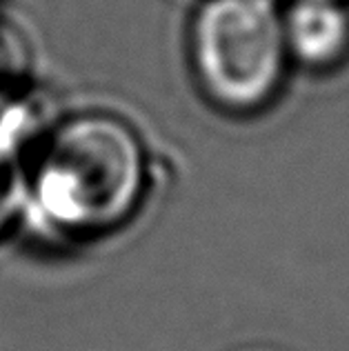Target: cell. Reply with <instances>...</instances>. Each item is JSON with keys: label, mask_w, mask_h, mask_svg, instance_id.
Masks as SVG:
<instances>
[{"label": "cell", "mask_w": 349, "mask_h": 351, "mask_svg": "<svg viewBox=\"0 0 349 351\" xmlns=\"http://www.w3.org/2000/svg\"><path fill=\"white\" fill-rule=\"evenodd\" d=\"M29 78V51L12 27L0 25V107L16 98Z\"/></svg>", "instance_id": "277c9868"}, {"label": "cell", "mask_w": 349, "mask_h": 351, "mask_svg": "<svg viewBox=\"0 0 349 351\" xmlns=\"http://www.w3.org/2000/svg\"><path fill=\"white\" fill-rule=\"evenodd\" d=\"M287 51L311 69H332L349 53V14L336 0H298L282 21Z\"/></svg>", "instance_id": "3957f363"}, {"label": "cell", "mask_w": 349, "mask_h": 351, "mask_svg": "<svg viewBox=\"0 0 349 351\" xmlns=\"http://www.w3.org/2000/svg\"><path fill=\"white\" fill-rule=\"evenodd\" d=\"M147 160L139 134L112 114H78L53 129L34 184L47 223L91 236L130 218L145 193Z\"/></svg>", "instance_id": "6da1fadb"}, {"label": "cell", "mask_w": 349, "mask_h": 351, "mask_svg": "<svg viewBox=\"0 0 349 351\" xmlns=\"http://www.w3.org/2000/svg\"><path fill=\"white\" fill-rule=\"evenodd\" d=\"M191 62L207 98L225 112L252 114L272 103L287 64L272 0H207L191 27Z\"/></svg>", "instance_id": "7a4b0ae2"}, {"label": "cell", "mask_w": 349, "mask_h": 351, "mask_svg": "<svg viewBox=\"0 0 349 351\" xmlns=\"http://www.w3.org/2000/svg\"><path fill=\"white\" fill-rule=\"evenodd\" d=\"M18 200H21V169L12 147L0 141V232L12 220Z\"/></svg>", "instance_id": "5b68a950"}]
</instances>
